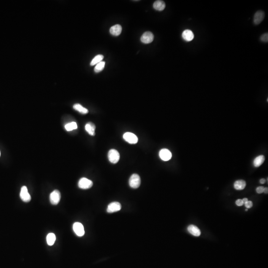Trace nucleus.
I'll use <instances>...</instances> for the list:
<instances>
[{
    "instance_id": "nucleus-24",
    "label": "nucleus",
    "mask_w": 268,
    "mask_h": 268,
    "mask_svg": "<svg viewBox=\"0 0 268 268\" xmlns=\"http://www.w3.org/2000/svg\"><path fill=\"white\" fill-rule=\"evenodd\" d=\"M261 40L264 42H268V33H265L261 36Z\"/></svg>"
},
{
    "instance_id": "nucleus-4",
    "label": "nucleus",
    "mask_w": 268,
    "mask_h": 268,
    "mask_svg": "<svg viewBox=\"0 0 268 268\" xmlns=\"http://www.w3.org/2000/svg\"><path fill=\"white\" fill-rule=\"evenodd\" d=\"M61 193L58 190H55L52 192L50 195V201L51 204L53 205H56L59 204L61 200Z\"/></svg>"
},
{
    "instance_id": "nucleus-1",
    "label": "nucleus",
    "mask_w": 268,
    "mask_h": 268,
    "mask_svg": "<svg viewBox=\"0 0 268 268\" xmlns=\"http://www.w3.org/2000/svg\"><path fill=\"white\" fill-rule=\"evenodd\" d=\"M140 176L137 174H133L129 179V185L131 188L137 189L140 187L141 184Z\"/></svg>"
},
{
    "instance_id": "nucleus-14",
    "label": "nucleus",
    "mask_w": 268,
    "mask_h": 268,
    "mask_svg": "<svg viewBox=\"0 0 268 268\" xmlns=\"http://www.w3.org/2000/svg\"><path fill=\"white\" fill-rule=\"evenodd\" d=\"M187 229L190 234L195 236H199L201 235V231L197 226L194 225H190L188 226Z\"/></svg>"
},
{
    "instance_id": "nucleus-22",
    "label": "nucleus",
    "mask_w": 268,
    "mask_h": 268,
    "mask_svg": "<svg viewBox=\"0 0 268 268\" xmlns=\"http://www.w3.org/2000/svg\"><path fill=\"white\" fill-rule=\"evenodd\" d=\"M65 128L67 131H71L73 130L77 129L78 128V126L75 122H72L66 124V125L65 126Z\"/></svg>"
},
{
    "instance_id": "nucleus-16",
    "label": "nucleus",
    "mask_w": 268,
    "mask_h": 268,
    "mask_svg": "<svg viewBox=\"0 0 268 268\" xmlns=\"http://www.w3.org/2000/svg\"><path fill=\"white\" fill-rule=\"evenodd\" d=\"M85 129L86 132L91 136L95 135V130H96V126L93 123L91 122H88L85 126Z\"/></svg>"
},
{
    "instance_id": "nucleus-12",
    "label": "nucleus",
    "mask_w": 268,
    "mask_h": 268,
    "mask_svg": "<svg viewBox=\"0 0 268 268\" xmlns=\"http://www.w3.org/2000/svg\"><path fill=\"white\" fill-rule=\"evenodd\" d=\"M182 36L183 39L187 42L192 41L194 38V33L190 29L185 30L182 32Z\"/></svg>"
},
{
    "instance_id": "nucleus-25",
    "label": "nucleus",
    "mask_w": 268,
    "mask_h": 268,
    "mask_svg": "<svg viewBox=\"0 0 268 268\" xmlns=\"http://www.w3.org/2000/svg\"><path fill=\"white\" fill-rule=\"evenodd\" d=\"M245 206L247 208H251L253 206V203L252 201H248L245 203Z\"/></svg>"
},
{
    "instance_id": "nucleus-20",
    "label": "nucleus",
    "mask_w": 268,
    "mask_h": 268,
    "mask_svg": "<svg viewBox=\"0 0 268 268\" xmlns=\"http://www.w3.org/2000/svg\"><path fill=\"white\" fill-rule=\"evenodd\" d=\"M47 243L49 246H52L55 243L56 240V236L53 233H50L47 236L46 238Z\"/></svg>"
},
{
    "instance_id": "nucleus-18",
    "label": "nucleus",
    "mask_w": 268,
    "mask_h": 268,
    "mask_svg": "<svg viewBox=\"0 0 268 268\" xmlns=\"http://www.w3.org/2000/svg\"><path fill=\"white\" fill-rule=\"evenodd\" d=\"M73 108L75 110L83 114H86L88 112V111L86 108H85L80 104L77 103L74 104L73 105Z\"/></svg>"
},
{
    "instance_id": "nucleus-17",
    "label": "nucleus",
    "mask_w": 268,
    "mask_h": 268,
    "mask_svg": "<svg viewBox=\"0 0 268 268\" xmlns=\"http://www.w3.org/2000/svg\"><path fill=\"white\" fill-rule=\"evenodd\" d=\"M246 183L243 180H239L235 181L234 183V187L237 190H242L246 187Z\"/></svg>"
},
{
    "instance_id": "nucleus-7",
    "label": "nucleus",
    "mask_w": 268,
    "mask_h": 268,
    "mask_svg": "<svg viewBox=\"0 0 268 268\" xmlns=\"http://www.w3.org/2000/svg\"><path fill=\"white\" fill-rule=\"evenodd\" d=\"M73 230L76 235L82 237L85 234V229L83 224L80 223L76 222L73 224Z\"/></svg>"
},
{
    "instance_id": "nucleus-11",
    "label": "nucleus",
    "mask_w": 268,
    "mask_h": 268,
    "mask_svg": "<svg viewBox=\"0 0 268 268\" xmlns=\"http://www.w3.org/2000/svg\"><path fill=\"white\" fill-rule=\"evenodd\" d=\"M265 17V13L262 11H258L255 13L254 16V24L256 25H258L260 24L263 21Z\"/></svg>"
},
{
    "instance_id": "nucleus-28",
    "label": "nucleus",
    "mask_w": 268,
    "mask_h": 268,
    "mask_svg": "<svg viewBox=\"0 0 268 268\" xmlns=\"http://www.w3.org/2000/svg\"><path fill=\"white\" fill-rule=\"evenodd\" d=\"M260 182L261 184H264L266 182V180H265V179H261L260 180Z\"/></svg>"
},
{
    "instance_id": "nucleus-26",
    "label": "nucleus",
    "mask_w": 268,
    "mask_h": 268,
    "mask_svg": "<svg viewBox=\"0 0 268 268\" xmlns=\"http://www.w3.org/2000/svg\"><path fill=\"white\" fill-rule=\"evenodd\" d=\"M264 188H265L263 186L258 187L256 189V191L258 194H261V193H263Z\"/></svg>"
},
{
    "instance_id": "nucleus-3",
    "label": "nucleus",
    "mask_w": 268,
    "mask_h": 268,
    "mask_svg": "<svg viewBox=\"0 0 268 268\" xmlns=\"http://www.w3.org/2000/svg\"><path fill=\"white\" fill-rule=\"evenodd\" d=\"M93 185V181L85 177L80 179L78 181V187L82 189H88L91 188Z\"/></svg>"
},
{
    "instance_id": "nucleus-21",
    "label": "nucleus",
    "mask_w": 268,
    "mask_h": 268,
    "mask_svg": "<svg viewBox=\"0 0 268 268\" xmlns=\"http://www.w3.org/2000/svg\"><path fill=\"white\" fill-rule=\"evenodd\" d=\"M103 55L99 54L94 57L93 59L92 60L91 62L90 63L91 66H93L97 64L98 63H100L102 61V60L103 59Z\"/></svg>"
},
{
    "instance_id": "nucleus-13",
    "label": "nucleus",
    "mask_w": 268,
    "mask_h": 268,
    "mask_svg": "<svg viewBox=\"0 0 268 268\" xmlns=\"http://www.w3.org/2000/svg\"><path fill=\"white\" fill-rule=\"evenodd\" d=\"M122 30V27L120 24L113 25L110 28L109 32L113 36H119L121 34Z\"/></svg>"
},
{
    "instance_id": "nucleus-19",
    "label": "nucleus",
    "mask_w": 268,
    "mask_h": 268,
    "mask_svg": "<svg viewBox=\"0 0 268 268\" xmlns=\"http://www.w3.org/2000/svg\"><path fill=\"white\" fill-rule=\"evenodd\" d=\"M265 157L263 155H259L256 157L253 162V165L255 167H258L261 166L265 161Z\"/></svg>"
},
{
    "instance_id": "nucleus-2",
    "label": "nucleus",
    "mask_w": 268,
    "mask_h": 268,
    "mask_svg": "<svg viewBox=\"0 0 268 268\" xmlns=\"http://www.w3.org/2000/svg\"><path fill=\"white\" fill-rule=\"evenodd\" d=\"M108 160L111 163H117L120 160V154L117 150L114 149H111L109 151L108 154Z\"/></svg>"
},
{
    "instance_id": "nucleus-5",
    "label": "nucleus",
    "mask_w": 268,
    "mask_h": 268,
    "mask_svg": "<svg viewBox=\"0 0 268 268\" xmlns=\"http://www.w3.org/2000/svg\"><path fill=\"white\" fill-rule=\"evenodd\" d=\"M123 138L126 141L131 144H135L138 143V138L137 136L134 134L130 132H127L124 134Z\"/></svg>"
},
{
    "instance_id": "nucleus-30",
    "label": "nucleus",
    "mask_w": 268,
    "mask_h": 268,
    "mask_svg": "<svg viewBox=\"0 0 268 268\" xmlns=\"http://www.w3.org/2000/svg\"><path fill=\"white\" fill-rule=\"evenodd\" d=\"M242 201H243V203H244V204L245 203L247 202L248 200V199H247V198H244V199L242 200Z\"/></svg>"
},
{
    "instance_id": "nucleus-10",
    "label": "nucleus",
    "mask_w": 268,
    "mask_h": 268,
    "mask_svg": "<svg viewBox=\"0 0 268 268\" xmlns=\"http://www.w3.org/2000/svg\"><path fill=\"white\" fill-rule=\"evenodd\" d=\"M160 158L163 161H168L170 160L172 157V154L168 149H162L159 153Z\"/></svg>"
},
{
    "instance_id": "nucleus-6",
    "label": "nucleus",
    "mask_w": 268,
    "mask_h": 268,
    "mask_svg": "<svg viewBox=\"0 0 268 268\" xmlns=\"http://www.w3.org/2000/svg\"><path fill=\"white\" fill-rule=\"evenodd\" d=\"M154 35L151 32H145L141 37V41L144 44H149L154 41Z\"/></svg>"
},
{
    "instance_id": "nucleus-29",
    "label": "nucleus",
    "mask_w": 268,
    "mask_h": 268,
    "mask_svg": "<svg viewBox=\"0 0 268 268\" xmlns=\"http://www.w3.org/2000/svg\"><path fill=\"white\" fill-rule=\"evenodd\" d=\"M264 192L266 193V194H268V189L267 187L266 188H264Z\"/></svg>"
},
{
    "instance_id": "nucleus-31",
    "label": "nucleus",
    "mask_w": 268,
    "mask_h": 268,
    "mask_svg": "<svg viewBox=\"0 0 268 268\" xmlns=\"http://www.w3.org/2000/svg\"><path fill=\"white\" fill-rule=\"evenodd\" d=\"M0 155H1V152H0Z\"/></svg>"
},
{
    "instance_id": "nucleus-27",
    "label": "nucleus",
    "mask_w": 268,
    "mask_h": 268,
    "mask_svg": "<svg viewBox=\"0 0 268 268\" xmlns=\"http://www.w3.org/2000/svg\"><path fill=\"white\" fill-rule=\"evenodd\" d=\"M235 203H236V205L237 206H242V205H243V204H244L243 201H242V200L241 199L237 200L236 201Z\"/></svg>"
},
{
    "instance_id": "nucleus-23",
    "label": "nucleus",
    "mask_w": 268,
    "mask_h": 268,
    "mask_svg": "<svg viewBox=\"0 0 268 268\" xmlns=\"http://www.w3.org/2000/svg\"><path fill=\"white\" fill-rule=\"evenodd\" d=\"M105 62L104 61H101L100 63H98L96 65V67L94 68V71L96 73L101 72L103 70L105 67Z\"/></svg>"
},
{
    "instance_id": "nucleus-9",
    "label": "nucleus",
    "mask_w": 268,
    "mask_h": 268,
    "mask_svg": "<svg viewBox=\"0 0 268 268\" xmlns=\"http://www.w3.org/2000/svg\"><path fill=\"white\" fill-rule=\"evenodd\" d=\"M121 205L117 202H114L110 203L107 207V212L108 213H113L118 212L121 209Z\"/></svg>"
},
{
    "instance_id": "nucleus-8",
    "label": "nucleus",
    "mask_w": 268,
    "mask_h": 268,
    "mask_svg": "<svg viewBox=\"0 0 268 268\" xmlns=\"http://www.w3.org/2000/svg\"><path fill=\"white\" fill-rule=\"evenodd\" d=\"M20 197L24 202H29L31 200V196L29 194L27 187L24 186L21 188Z\"/></svg>"
},
{
    "instance_id": "nucleus-15",
    "label": "nucleus",
    "mask_w": 268,
    "mask_h": 268,
    "mask_svg": "<svg viewBox=\"0 0 268 268\" xmlns=\"http://www.w3.org/2000/svg\"><path fill=\"white\" fill-rule=\"evenodd\" d=\"M165 6H166V5H165V2L163 1H161V0L156 1L153 5V7L154 9L158 11H162L164 10L165 8Z\"/></svg>"
}]
</instances>
